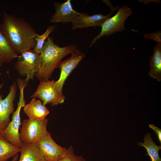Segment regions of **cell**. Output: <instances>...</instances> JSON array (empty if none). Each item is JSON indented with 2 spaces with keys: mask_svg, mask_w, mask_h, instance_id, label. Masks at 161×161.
<instances>
[{
  "mask_svg": "<svg viewBox=\"0 0 161 161\" xmlns=\"http://www.w3.org/2000/svg\"><path fill=\"white\" fill-rule=\"evenodd\" d=\"M0 29L17 54L35 47L38 34L23 18L4 12Z\"/></svg>",
  "mask_w": 161,
  "mask_h": 161,
  "instance_id": "6da1fadb",
  "label": "cell"
},
{
  "mask_svg": "<svg viewBox=\"0 0 161 161\" xmlns=\"http://www.w3.org/2000/svg\"><path fill=\"white\" fill-rule=\"evenodd\" d=\"M76 48L74 45L60 47L54 43L52 38L48 37L39 54V67L36 73L37 78L40 81L49 80L61 59Z\"/></svg>",
  "mask_w": 161,
  "mask_h": 161,
  "instance_id": "7a4b0ae2",
  "label": "cell"
},
{
  "mask_svg": "<svg viewBox=\"0 0 161 161\" xmlns=\"http://www.w3.org/2000/svg\"><path fill=\"white\" fill-rule=\"evenodd\" d=\"M18 86L20 89L19 100L17 107L13 112L12 120L6 128L2 132L5 138L13 145L20 148L22 142L20 138L19 130L21 124L20 113L21 109L25 105L24 89L28 85L24 80L21 79L17 80Z\"/></svg>",
  "mask_w": 161,
  "mask_h": 161,
  "instance_id": "3957f363",
  "label": "cell"
},
{
  "mask_svg": "<svg viewBox=\"0 0 161 161\" xmlns=\"http://www.w3.org/2000/svg\"><path fill=\"white\" fill-rule=\"evenodd\" d=\"M132 13L131 9L126 5L120 7L115 15L107 19L102 24L100 32L92 40L89 47L95 43L97 39L104 36H108L124 30L125 21Z\"/></svg>",
  "mask_w": 161,
  "mask_h": 161,
  "instance_id": "277c9868",
  "label": "cell"
},
{
  "mask_svg": "<svg viewBox=\"0 0 161 161\" xmlns=\"http://www.w3.org/2000/svg\"><path fill=\"white\" fill-rule=\"evenodd\" d=\"M14 65V68L20 76H26L24 79L27 83L33 80L34 75L38 69L40 56L33 49L27 50L18 55Z\"/></svg>",
  "mask_w": 161,
  "mask_h": 161,
  "instance_id": "5b68a950",
  "label": "cell"
},
{
  "mask_svg": "<svg viewBox=\"0 0 161 161\" xmlns=\"http://www.w3.org/2000/svg\"><path fill=\"white\" fill-rule=\"evenodd\" d=\"M48 119L45 118L38 120L24 119L21 123L20 138L22 142L35 143L47 131L46 126Z\"/></svg>",
  "mask_w": 161,
  "mask_h": 161,
  "instance_id": "8992f818",
  "label": "cell"
},
{
  "mask_svg": "<svg viewBox=\"0 0 161 161\" xmlns=\"http://www.w3.org/2000/svg\"><path fill=\"white\" fill-rule=\"evenodd\" d=\"M55 82L54 80L40 81L36 91L30 97L38 98L44 106L51 103L52 106H54L63 103L65 99V96L56 91L54 86Z\"/></svg>",
  "mask_w": 161,
  "mask_h": 161,
  "instance_id": "52a82bcc",
  "label": "cell"
},
{
  "mask_svg": "<svg viewBox=\"0 0 161 161\" xmlns=\"http://www.w3.org/2000/svg\"><path fill=\"white\" fill-rule=\"evenodd\" d=\"M41 153L47 161H58L64 155L66 150L53 140L47 131L35 143Z\"/></svg>",
  "mask_w": 161,
  "mask_h": 161,
  "instance_id": "ba28073f",
  "label": "cell"
},
{
  "mask_svg": "<svg viewBox=\"0 0 161 161\" xmlns=\"http://www.w3.org/2000/svg\"><path fill=\"white\" fill-rule=\"evenodd\" d=\"M71 53V57L61 61L57 67L61 70V74L59 79L55 81L54 86L56 91L60 94H62L63 86L67 77L85 56L84 53L77 49Z\"/></svg>",
  "mask_w": 161,
  "mask_h": 161,
  "instance_id": "9c48e42d",
  "label": "cell"
},
{
  "mask_svg": "<svg viewBox=\"0 0 161 161\" xmlns=\"http://www.w3.org/2000/svg\"><path fill=\"white\" fill-rule=\"evenodd\" d=\"M17 86L14 81L9 87L10 92L4 99L0 100V132H2L10 122V115L14 112V100Z\"/></svg>",
  "mask_w": 161,
  "mask_h": 161,
  "instance_id": "30bf717a",
  "label": "cell"
},
{
  "mask_svg": "<svg viewBox=\"0 0 161 161\" xmlns=\"http://www.w3.org/2000/svg\"><path fill=\"white\" fill-rule=\"evenodd\" d=\"M54 6L55 12L50 20L52 23L61 22L64 24L72 23L80 13L73 9L70 0L64 3L55 2Z\"/></svg>",
  "mask_w": 161,
  "mask_h": 161,
  "instance_id": "8fae6325",
  "label": "cell"
},
{
  "mask_svg": "<svg viewBox=\"0 0 161 161\" xmlns=\"http://www.w3.org/2000/svg\"><path fill=\"white\" fill-rule=\"evenodd\" d=\"M118 8V7H116L110 13L106 15L100 14L90 16L86 13H80L72 22V30H74L78 28H87L90 26H101L107 19L110 17L113 11Z\"/></svg>",
  "mask_w": 161,
  "mask_h": 161,
  "instance_id": "7c38bea8",
  "label": "cell"
},
{
  "mask_svg": "<svg viewBox=\"0 0 161 161\" xmlns=\"http://www.w3.org/2000/svg\"><path fill=\"white\" fill-rule=\"evenodd\" d=\"M24 112L29 119L42 120L49 114V112L41 100L33 98L31 101L24 107Z\"/></svg>",
  "mask_w": 161,
  "mask_h": 161,
  "instance_id": "4fadbf2b",
  "label": "cell"
},
{
  "mask_svg": "<svg viewBox=\"0 0 161 161\" xmlns=\"http://www.w3.org/2000/svg\"><path fill=\"white\" fill-rule=\"evenodd\" d=\"M20 148L21 155L19 161H47L36 143L22 142Z\"/></svg>",
  "mask_w": 161,
  "mask_h": 161,
  "instance_id": "5bb4252c",
  "label": "cell"
},
{
  "mask_svg": "<svg viewBox=\"0 0 161 161\" xmlns=\"http://www.w3.org/2000/svg\"><path fill=\"white\" fill-rule=\"evenodd\" d=\"M150 76L158 81L161 80V43H157L153 48L152 55L149 58Z\"/></svg>",
  "mask_w": 161,
  "mask_h": 161,
  "instance_id": "9a60e30c",
  "label": "cell"
},
{
  "mask_svg": "<svg viewBox=\"0 0 161 161\" xmlns=\"http://www.w3.org/2000/svg\"><path fill=\"white\" fill-rule=\"evenodd\" d=\"M18 56L0 29V67Z\"/></svg>",
  "mask_w": 161,
  "mask_h": 161,
  "instance_id": "2e32d148",
  "label": "cell"
},
{
  "mask_svg": "<svg viewBox=\"0 0 161 161\" xmlns=\"http://www.w3.org/2000/svg\"><path fill=\"white\" fill-rule=\"evenodd\" d=\"M20 148L9 142L0 132V161H7L9 158L14 157L20 152Z\"/></svg>",
  "mask_w": 161,
  "mask_h": 161,
  "instance_id": "e0dca14e",
  "label": "cell"
},
{
  "mask_svg": "<svg viewBox=\"0 0 161 161\" xmlns=\"http://www.w3.org/2000/svg\"><path fill=\"white\" fill-rule=\"evenodd\" d=\"M144 143L140 142L137 145L140 146H143L146 149L147 156L150 157L151 161H161L159 156L158 151L161 149V146L156 145L153 141L151 135L146 134L143 138Z\"/></svg>",
  "mask_w": 161,
  "mask_h": 161,
  "instance_id": "ac0fdd59",
  "label": "cell"
},
{
  "mask_svg": "<svg viewBox=\"0 0 161 161\" xmlns=\"http://www.w3.org/2000/svg\"><path fill=\"white\" fill-rule=\"evenodd\" d=\"M55 27V25L49 26L44 33L41 35L38 34L35 38L36 44L33 50L35 53L38 54H40L46 39H47L49 34L54 30Z\"/></svg>",
  "mask_w": 161,
  "mask_h": 161,
  "instance_id": "d6986e66",
  "label": "cell"
},
{
  "mask_svg": "<svg viewBox=\"0 0 161 161\" xmlns=\"http://www.w3.org/2000/svg\"><path fill=\"white\" fill-rule=\"evenodd\" d=\"M58 161H85V160L81 157L75 155L73 148L70 147L66 150L63 157Z\"/></svg>",
  "mask_w": 161,
  "mask_h": 161,
  "instance_id": "ffe728a7",
  "label": "cell"
},
{
  "mask_svg": "<svg viewBox=\"0 0 161 161\" xmlns=\"http://www.w3.org/2000/svg\"><path fill=\"white\" fill-rule=\"evenodd\" d=\"M142 33L144 35L145 38L152 39L156 42L157 43H161V30L156 31L148 34Z\"/></svg>",
  "mask_w": 161,
  "mask_h": 161,
  "instance_id": "44dd1931",
  "label": "cell"
},
{
  "mask_svg": "<svg viewBox=\"0 0 161 161\" xmlns=\"http://www.w3.org/2000/svg\"><path fill=\"white\" fill-rule=\"evenodd\" d=\"M149 128L153 129L157 134L158 139L161 143V129L155 126L154 124H150L149 125Z\"/></svg>",
  "mask_w": 161,
  "mask_h": 161,
  "instance_id": "7402d4cb",
  "label": "cell"
},
{
  "mask_svg": "<svg viewBox=\"0 0 161 161\" xmlns=\"http://www.w3.org/2000/svg\"><path fill=\"white\" fill-rule=\"evenodd\" d=\"M18 157V154H16L13 157V159L11 161H17Z\"/></svg>",
  "mask_w": 161,
  "mask_h": 161,
  "instance_id": "603a6c76",
  "label": "cell"
},
{
  "mask_svg": "<svg viewBox=\"0 0 161 161\" xmlns=\"http://www.w3.org/2000/svg\"><path fill=\"white\" fill-rule=\"evenodd\" d=\"M4 83H2L0 84V90L2 88L3 86L4 85ZM2 95H0V100L2 99Z\"/></svg>",
  "mask_w": 161,
  "mask_h": 161,
  "instance_id": "cb8c5ba5",
  "label": "cell"
},
{
  "mask_svg": "<svg viewBox=\"0 0 161 161\" xmlns=\"http://www.w3.org/2000/svg\"><path fill=\"white\" fill-rule=\"evenodd\" d=\"M1 14L0 13V17H1Z\"/></svg>",
  "mask_w": 161,
  "mask_h": 161,
  "instance_id": "d4e9b609",
  "label": "cell"
},
{
  "mask_svg": "<svg viewBox=\"0 0 161 161\" xmlns=\"http://www.w3.org/2000/svg\"><path fill=\"white\" fill-rule=\"evenodd\" d=\"M1 75V73L0 72V76Z\"/></svg>",
  "mask_w": 161,
  "mask_h": 161,
  "instance_id": "484cf974",
  "label": "cell"
}]
</instances>
